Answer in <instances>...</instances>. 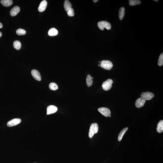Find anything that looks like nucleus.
I'll return each instance as SVG.
<instances>
[{
	"label": "nucleus",
	"instance_id": "f257e3e1",
	"mask_svg": "<svg viewBox=\"0 0 163 163\" xmlns=\"http://www.w3.org/2000/svg\"><path fill=\"white\" fill-rule=\"evenodd\" d=\"M99 130V126L96 123L91 124L89 133V136L92 138L95 134L97 133Z\"/></svg>",
	"mask_w": 163,
	"mask_h": 163
},
{
	"label": "nucleus",
	"instance_id": "f03ea898",
	"mask_svg": "<svg viewBox=\"0 0 163 163\" xmlns=\"http://www.w3.org/2000/svg\"><path fill=\"white\" fill-rule=\"evenodd\" d=\"M100 66L105 70H110L112 68L113 64L109 60H103L101 62Z\"/></svg>",
	"mask_w": 163,
	"mask_h": 163
},
{
	"label": "nucleus",
	"instance_id": "7ed1b4c3",
	"mask_svg": "<svg viewBox=\"0 0 163 163\" xmlns=\"http://www.w3.org/2000/svg\"><path fill=\"white\" fill-rule=\"evenodd\" d=\"M98 26L99 28L102 31H103L104 28L108 30H109L111 28V25L109 22L101 21L99 22L98 23Z\"/></svg>",
	"mask_w": 163,
	"mask_h": 163
},
{
	"label": "nucleus",
	"instance_id": "20e7f679",
	"mask_svg": "<svg viewBox=\"0 0 163 163\" xmlns=\"http://www.w3.org/2000/svg\"><path fill=\"white\" fill-rule=\"evenodd\" d=\"M113 83V81L112 80L108 79L103 83L102 86L104 90L108 91L112 87V84Z\"/></svg>",
	"mask_w": 163,
	"mask_h": 163
},
{
	"label": "nucleus",
	"instance_id": "39448f33",
	"mask_svg": "<svg viewBox=\"0 0 163 163\" xmlns=\"http://www.w3.org/2000/svg\"><path fill=\"white\" fill-rule=\"evenodd\" d=\"M154 94L148 92H143L141 95V97L145 100H151L154 97Z\"/></svg>",
	"mask_w": 163,
	"mask_h": 163
},
{
	"label": "nucleus",
	"instance_id": "423d86ee",
	"mask_svg": "<svg viewBox=\"0 0 163 163\" xmlns=\"http://www.w3.org/2000/svg\"><path fill=\"white\" fill-rule=\"evenodd\" d=\"M99 112H100L102 115L106 117H109L111 114L110 110L108 108H100L98 109Z\"/></svg>",
	"mask_w": 163,
	"mask_h": 163
},
{
	"label": "nucleus",
	"instance_id": "0eeeda50",
	"mask_svg": "<svg viewBox=\"0 0 163 163\" xmlns=\"http://www.w3.org/2000/svg\"><path fill=\"white\" fill-rule=\"evenodd\" d=\"M21 120L19 118H15L11 120L7 123V126L11 127L15 126L20 124L21 122Z\"/></svg>",
	"mask_w": 163,
	"mask_h": 163
},
{
	"label": "nucleus",
	"instance_id": "6e6552de",
	"mask_svg": "<svg viewBox=\"0 0 163 163\" xmlns=\"http://www.w3.org/2000/svg\"><path fill=\"white\" fill-rule=\"evenodd\" d=\"M32 76L34 79L38 81H41V77L39 72L36 70H33L31 71Z\"/></svg>",
	"mask_w": 163,
	"mask_h": 163
},
{
	"label": "nucleus",
	"instance_id": "1a4fd4ad",
	"mask_svg": "<svg viewBox=\"0 0 163 163\" xmlns=\"http://www.w3.org/2000/svg\"><path fill=\"white\" fill-rule=\"evenodd\" d=\"M146 100L141 97L137 99L135 102V106L138 108H140L144 106Z\"/></svg>",
	"mask_w": 163,
	"mask_h": 163
},
{
	"label": "nucleus",
	"instance_id": "9d476101",
	"mask_svg": "<svg viewBox=\"0 0 163 163\" xmlns=\"http://www.w3.org/2000/svg\"><path fill=\"white\" fill-rule=\"evenodd\" d=\"M48 3L47 1L45 0L42 1L40 3L39 6L38 7L39 11L42 12L44 11L46 9L47 5Z\"/></svg>",
	"mask_w": 163,
	"mask_h": 163
},
{
	"label": "nucleus",
	"instance_id": "9b49d317",
	"mask_svg": "<svg viewBox=\"0 0 163 163\" xmlns=\"http://www.w3.org/2000/svg\"><path fill=\"white\" fill-rule=\"evenodd\" d=\"M58 109L56 106L53 105L49 106L47 108V114H53L57 111Z\"/></svg>",
	"mask_w": 163,
	"mask_h": 163
},
{
	"label": "nucleus",
	"instance_id": "f8f14e48",
	"mask_svg": "<svg viewBox=\"0 0 163 163\" xmlns=\"http://www.w3.org/2000/svg\"><path fill=\"white\" fill-rule=\"evenodd\" d=\"M20 8L19 6H16L14 7L10 11V14L11 16L12 17L16 16L20 12Z\"/></svg>",
	"mask_w": 163,
	"mask_h": 163
},
{
	"label": "nucleus",
	"instance_id": "ddd939ff",
	"mask_svg": "<svg viewBox=\"0 0 163 163\" xmlns=\"http://www.w3.org/2000/svg\"><path fill=\"white\" fill-rule=\"evenodd\" d=\"M72 5L69 0H66L65 1L64 3V7L65 10L67 12H68L72 8Z\"/></svg>",
	"mask_w": 163,
	"mask_h": 163
},
{
	"label": "nucleus",
	"instance_id": "4468645a",
	"mask_svg": "<svg viewBox=\"0 0 163 163\" xmlns=\"http://www.w3.org/2000/svg\"><path fill=\"white\" fill-rule=\"evenodd\" d=\"M0 2L3 5L6 7L10 6L13 3V1L12 0H2Z\"/></svg>",
	"mask_w": 163,
	"mask_h": 163
},
{
	"label": "nucleus",
	"instance_id": "2eb2a0df",
	"mask_svg": "<svg viewBox=\"0 0 163 163\" xmlns=\"http://www.w3.org/2000/svg\"><path fill=\"white\" fill-rule=\"evenodd\" d=\"M157 131L159 133H161L163 132V121L161 120L157 125Z\"/></svg>",
	"mask_w": 163,
	"mask_h": 163
},
{
	"label": "nucleus",
	"instance_id": "dca6fc26",
	"mask_svg": "<svg viewBox=\"0 0 163 163\" xmlns=\"http://www.w3.org/2000/svg\"><path fill=\"white\" fill-rule=\"evenodd\" d=\"M125 14V8L122 7L120 8L119 11V17L120 20H122Z\"/></svg>",
	"mask_w": 163,
	"mask_h": 163
},
{
	"label": "nucleus",
	"instance_id": "f3484780",
	"mask_svg": "<svg viewBox=\"0 0 163 163\" xmlns=\"http://www.w3.org/2000/svg\"><path fill=\"white\" fill-rule=\"evenodd\" d=\"M58 33V31L56 28H52L49 30L48 32V34L51 36H55L57 35Z\"/></svg>",
	"mask_w": 163,
	"mask_h": 163
},
{
	"label": "nucleus",
	"instance_id": "a211bd4d",
	"mask_svg": "<svg viewBox=\"0 0 163 163\" xmlns=\"http://www.w3.org/2000/svg\"><path fill=\"white\" fill-rule=\"evenodd\" d=\"M86 83L88 87H90L92 85L93 81L92 77L90 75L88 74L86 78Z\"/></svg>",
	"mask_w": 163,
	"mask_h": 163
},
{
	"label": "nucleus",
	"instance_id": "6ab92c4d",
	"mask_svg": "<svg viewBox=\"0 0 163 163\" xmlns=\"http://www.w3.org/2000/svg\"><path fill=\"white\" fill-rule=\"evenodd\" d=\"M128 129V128H124L120 132L118 136V141H121V139H122L123 136V135Z\"/></svg>",
	"mask_w": 163,
	"mask_h": 163
},
{
	"label": "nucleus",
	"instance_id": "aec40b11",
	"mask_svg": "<svg viewBox=\"0 0 163 163\" xmlns=\"http://www.w3.org/2000/svg\"><path fill=\"white\" fill-rule=\"evenodd\" d=\"M141 2L139 0H129V4L130 6H135V5L140 4Z\"/></svg>",
	"mask_w": 163,
	"mask_h": 163
},
{
	"label": "nucleus",
	"instance_id": "412c9836",
	"mask_svg": "<svg viewBox=\"0 0 163 163\" xmlns=\"http://www.w3.org/2000/svg\"><path fill=\"white\" fill-rule=\"evenodd\" d=\"M13 46L14 48L17 50H19L21 47V44L19 41H16L13 42Z\"/></svg>",
	"mask_w": 163,
	"mask_h": 163
},
{
	"label": "nucleus",
	"instance_id": "4be33fe9",
	"mask_svg": "<svg viewBox=\"0 0 163 163\" xmlns=\"http://www.w3.org/2000/svg\"><path fill=\"white\" fill-rule=\"evenodd\" d=\"M49 88L51 90H56L58 88V85L54 82L51 83L49 85Z\"/></svg>",
	"mask_w": 163,
	"mask_h": 163
},
{
	"label": "nucleus",
	"instance_id": "5701e85b",
	"mask_svg": "<svg viewBox=\"0 0 163 163\" xmlns=\"http://www.w3.org/2000/svg\"><path fill=\"white\" fill-rule=\"evenodd\" d=\"M16 33L17 35H22L25 34L26 33V32L25 30L23 29L19 28L16 30Z\"/></svg>",
	"mask_w": 163,
	"mask_h": 163
},
{
	"label": "nucleus",
	"instance_id": "b1692460",
	"mask_svg": "<svg viewBox=\"0 0 163 163\" xmlns=\"http://www.w3.org/2000/svg\"><path fill=\"white\" fill-rule=\"evenodd\" d=\"M158 66H161L163 65V53L160 55L158 60Z\"/></svg>",
	"mask_w": 163,
	"mask_h": 163
},
{
	"label": "nucleus",
	"instance_id": "393cba45",
	"mask_svg": "<svg viewBox=\"0 0 163 163\" xmlns=\"http://www.w3.org/2000/svg\"><path fill=\"white\" fill-rule=\"evenodd\" d=\"M67 15L70 17H73L74 16L75 13L74 9L72 8L69 11L67 12Z\"/></svg>",
	"mask_w": 163,
	"mask_h": 163
},
{
	"label": "nucleus",
	"instance_id": "a878e982",
	"mask_svg": "<svg viewBox=\"0 0 163 163\" xmlns=\"http://www.w3.org/2000/svg\"><path fill=\"white\" fill-rule=\"evenodd\" d=\"M3 27V25L2 23L0 22V28H2Z\"/></svg>",
	"mask_w": 163,
	"mask_h": 163
},
{
	"label": "nucleus",
	"instance_id": "bb28decb",
	"mask_svg": "<svg viewBox=\"0 0 163 163\" xmlns=\"http://www.w3.org/2000/svg\"><path fill=\"white\" fill-rule=\"evenodd\" d=\"M98 0H93V1L95 3H96V2H97L98 1Z\"/></svg>",
	"mask_w": 163,
	"mask_h": 163
},
{
	"label": "nucleus",
	"instance_id": "cd10ccee",
	"mask_svg": "<svg viewBox=\"0 0 163 163\" xmlns=\"http://www.w3.org/2000/svg\"><path fill=\"white\" fill-rule=\"evenodd\" d=\"M2 36V33L0 31V38Z\"/></svg>",
	"mask_w": 163,
	"mask_h": 163
},
{
	"label": "nucleus",
	"instance_id": "c85d7f7f",
	"mask_svg": "<svg viewBox=\"0 0 163 163\" xmlns=\"http://www.w3.org/2000/svg\"><path fill=\"white\" fill-rule=\"evenodd\" d=\"M154 1H156V2H158V1H159V0H154Z\"/></svg>",
	"mask_w": 163,
	"mask_h": 163
},
{
	"label": "nucleus",
	"instance_id": "c756f323",
	"mask_svg": "<svg viewBox=\"0 0 163 163\" xmlns=\"http://www.w3.org/2000/svg\"><path fill=\"white\" fill-rule=\"evenodd\" d=\"M109 117H111V115H110L109 116Z\"/></svg>",
	"mask_w": 163,
	"mask_h": 163
},
{
	"label": "nucleus",
	"instance_id": "7c9ffc66",
	"mask_svg": "<svg viewBox=\"0 0 163 163\" xmlns=\"http://www.w3.org/2000/svg\"><path fill=\"white\" fill-rule=\"evenodd\" d=\"M93 77H92V79H93Z\"/></svg>",
	"mask_w": 163,
	"mask_h": 163
},
{
	"label": "nucleus",
	"instance_id": "2f4dec72",
	"mask_svg": "<svg viewBox=\"0 0 163 163\" xmlns=\"http://www.w3.org/2000/svg\"><path fill=\"white\" fill-rule=\"evenodd\" d=\"M99 63H100V61H99Z\"/></svg>",
	"mask_w": 163,
	"mask_h": 163
},
{
	"label": "nucleus",
	"instance_id": "473e14b6",
	"mask_svg": "<svg viewBox=\"0 0 163 163\" xmlns=\"http://www.w3.org/2000/svg\"><path fill=\"white\" fill-rule=\"evenodd\" d=\"M98 66H100V65H98Z\"/></svg>",
	"mask_w": 163,
	"mask_h": 163
}]
</instances>
